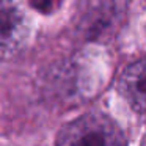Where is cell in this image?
Returning a JSON list of instances; mask_svg holds the SVG:
<instances>
[{
	"label": "cell",
	"instance_id": "4",
	"mask_svg": "<svg viewBox=\"0 0 146 146\" xmlns=\"http://www.w3.org/2000/svg\"><path fill=\"white\" fill-rule=\"evenodd\" d=\"M32 5L36 8V10L42 11V13H49L55 8V2L57 0H30Z\"/></svg>",
	"mask_w": 146,
	"mask_h": 146
},
{
	"label": "cell",
	"instance_id": "5",
	"mask_svg": "<svg viewBox=\"0 0 146 146\" xmlns=\"http://www.w3.org/2000/svg\"><path fill=\"white\" fill-rule=\"evenodd\" d=\"M140 146H146V132H145V135H143V138H141V145Z\"/></svg>",
	"mask_w": 146,
	"mask_h": 146
},
{
	"label": "cell",
	"instance_id": "3",
	"mask_svg": "<svg viewBox=\"0 0 146 146\" xmlns=\"http://www.w3.org/2000/svg\"><path fill=\"white\" fill-rule=\"evenodd\" d=\"M118 90L138 113H146V57L129 64L118 80Z\"/></svg>",
	"mask_w": 146,
	"mask_h": 146
},
{
	"label": "cell",
	"instance_id": "2",
	"mask_svg": "<svg viewBox=\"0 0 146 146\" xmlns=\"http://www.w3.org/2000/svg\"><path fill=\"white\" fill-rule=\"evenodd\" d=\"M25 17L16 0H0V55L19 49L25 39Z\"/></svg>",
	"mask_w": 146,
	"mask_h": 146
},
{
	"label": "cell",
	"instance_id": "1",
	"mask_svg": "<svg viewBox=\"0 0 146 146\" xmlns=\"http://www.w3.org/2000/svg\"><path fill=\"white\" fill-rule=\"evenodd\" d=\"M55 146H126V140L118 124L107 115L86 113L58 132Z\"/></svg>",
	"mask_w": 146,
	"mask_h": 146
}]
</instances>
